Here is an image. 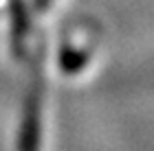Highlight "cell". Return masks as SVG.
<instances>
[{"label":"cell","instance_id":"cell-1","mask_svg":"<svg viewBox=\"0 0 154 151\" xmlns=\"http://www.w3.org/2000/svg\"><path fill=\"white\" fill-rule=\"evenodd\" d=\"M18 151H40V79L33 81V88L26 99Z\"/></svg>","mask_w":154,"mask_h":151},{"label":"cell","instance_id":"cell-2","mask_svg":"<svg viewBox=\"0 0 154 151\" xmlns=\"http://www.w3.org/2000/svg\"><path fill=\"white\" fill-rule=\"evenodd\" d=\"M26 11L22 0H11V44L13 53L22 55L24 51V37H26Z\"/></svg>","mask_w":154,"mask_h":151},{"label":"cell","instance_id":"cell-3","mask_svg":"<svg viewBox=\"0 0 154 151\" xmlns=\"http://www.w3.org/2000/svg\"><path fill=\"white\" fill-rule=\"evenodd\" d=\"M60 64H62V70L68 72V74L79 72L82 68L88 64V53L75 48V46H66L60 55Z\"/></svg>","mask_w":154,"mask_h":151},{"label":"cell","instance_id":"cell-4","mask_svg":"<svg viewBox=\"0 0 154 151\" xmlns=\"http://www.w3.org/2000/svg\"><path fill=\"white\" fill-rule=\"evenodd\" d=\"M48 2H51V0H35V9L38 11H44L46 7H48Z\"/></svg>","mask_w":154,"mask_h":151}]
</instances>
